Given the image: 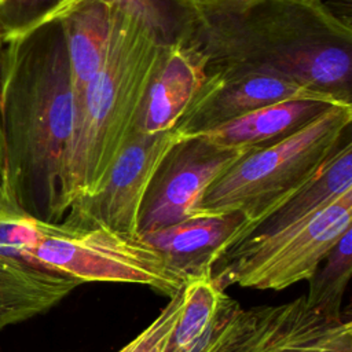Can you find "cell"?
Listing matches in <instances>:
<instances>
[{
	"mask_svg": "<svg viewBox=\"0 0 352 352\" xmlns=\"http://www.w3.org/2000/svg\"><path fill=\"white\" fill-rule=\"evenodd\" d=\"M77 3L63 0H3L0 3V47L28 36L50 21L60 18Z\"/></svg>",
	"mask_w": 352,
	"mask_h": 352,
	"instance_id": "cell-19",
	"label": "cell"
},
{
	"mask_svg": "<svg viewBox=\"0 0 352 352\" xmlns=\"http://www.w3.org/2000/svg\"><path fill=\"white\" fill-rule=\"evenodd\" d=\"M60 21L76 116L88 84L103 62L110 32V8L100 0H81L67 10Z\"/></svg>",
	"mask_w": 352,
	"mask_h": 352,
	"instance_id": "cell-15",
	"label": "cell"
},
{
	"mask_svg": "<svg viewBox=\"0 0 352 352\" xmlns=\"http://www.w3.org/2000/svg\"><path fill=\"white\" fill-rule=\"evenodd\" d=\"M180 6L176 40L220 81L264 74L352 103V30L297 0H209Z\"/></svg>",
	"mask_w": 352,
	"mask_h": 352,
	"instance_id": "cell-1",
	"label": "cell"
},
{
	"mask_svg": "<svg viewBox=\"0 0 352 352\" xmlns=\"http://www.w3.org/2000/svg\"><path fill=\"white\" fill-rule=\"evenodd\" d=\"M62 16L0 47V124L8 186L22 210L47 223L65 217L63 168L74 125Z\"/></svg>",
	"mask_w": 352,
	"mask_h": 352,
	"instance_id": "cell-2",
	"label": "cell"
},
{
	"mask_svg": "<svg viewBox=\"0 0 352 352\" xmlns=\"http://www.w3.org/2000/svg\"><path fill=\"white\" fill-rule=\"evenodd\" d=\"M330 104L312 99L272 103L212 129L186 136H198L223 148H252L271 144L301 128Z\"/></svg>",
	"mask_w": 352,
	"mask_h": 352,
	"instance_id": "cell-14",
	"label": "cell"
},
{
	"mask_svg": "<svg viewBox=\"0 0 352 352\" xmlns=\"http://www.w3.org/2000/svg\"><path fill=\"white\" fill-rule=\"evenodd\" d=\"M140 235L190 280L212 272L230 249L250 236V230L239 212L195 213Z\"/></svg>",
	"mask_w": 352,
	"mask_h": 352,
	"instance_id": "cell-12",
	"label": "cell"
},
{
	"mask_svg": "<svg viewBox=\"0 0 352 352\" xmlns=\"http://www.w3.org/2000/svg\"><path fill=\"white\" fill-rule=\"evenodd\" d=\"M63 1H66V3H77L80 0H63Z\"/></svg>",
	"mask_w": 352,
	"mask_h": 352,
	"instance_id": "cell-25",
	"label": "cell"
},
{
	"mask_svg": "<svg viewBox=\"0 0 352 352\" xmlns=\"http://www.w3.org/2000/svg\"><path fill=\"white\" fill-rule=\"evenodd\" d=\"M0 206H18L7 180L6 172V153H4V140L0 124ZM19 208V206H18Z\"/></svg>",
	"mask_w": 352,
	"mask_h": 352,
	"instance_id": "cell-22",
	"label": "cell"
},
{
	"mask_svg": "<svg viewBox=\"0 0 352 352\" xmlns=\"http://www.w3.org/2000/svg\"><path fill=\"white\" fill-rule=\"evenodd\" d=\"M351 190L352 140L348 138L323 168L302 188L268 216L253 234L267 235L304 221Z\"/></svg>",
	"mask_w": 352,
	"mask_h": 352,
	"instance_id": "cell-16",
	"label": "cell"
},
{
	"mask_svg": "<svg viewBox=\"0 0 352 352\" xmlns=\"http://www.w3.org/2000/svg\"><path fill=\"white\" fill-rule=\"evenodd\" d=\"M166 47L140 21L110 8L103 62L85 89L66 150L65 217L99 194L116 160L139 129Z\"/></svg>",
	"mask_w": 352,
	"mask_h": 352,
	"instance_id": "cell-3",
	"label": "cell"
},
{
	"mask_svg": "<svg viewBox=\"0 0 352 352\" xmlns=\"http://www.w3.org/2000/svg\"><path fill=\"white\" fill-rule=\"evenodd\" d=\"M221 289L212 272L190 279L184 285L182 314L168 338L164 352H197L219 309Z\"/></svg>",
	"mask_w": 352,
	"mask_h": 352,
	"instance_id": "cell-17",
	"label": "cell"
},
{
	"mask_svg": "<svg viewBox=\"0 0 352 352\" xmlns=\"http://www.w3.org/2000/svg\"><path fill=\"white\" fill-rule=\"evenodd\" d=\"M30 256L81 283H139L169 298L188 282L140 234L125 235L100 226L41 221Z\"/></svg>",
	"mask_w": 352,
	"mask_h": 352,
	"instance_id": "cell-5",
	"label": "cell"
},
{
	"mask_svg": "<svg viewBox=\"0 0 352 352\" xmlns=\"http://www.w3.org/2000/svg\"><path fill=\"white\" fill-rule=\"evenodd\" d=\"M183 304L184 286L169 298L160 315L138 337H135L118 352H164L168 338L182 314Z\"/></svg>",
	"mask_w": 352,
	"mask_h": 352,
	"instance_id": "cell-21",
	"label": "cell"
},
{
	"mask_svg": "<svg viewBox=\"0 0 352 352\" xmlns=\"http://www.w3.org/2000/svg\"><path fill=\"white\" fill-rule=\"evenodd\" d=\"M208 80L199 54L180 40L168 44L143 107L139 131L160 133L173 131L202 92Z\"/></svg>",
	"mask_w": 352,
	"mask_h": 352,
	"instance_id": "cell-13",
	"label": "cell"
},
{
	"mask_svg": "<svg viewBox=\"0 0 352 352\" xmlns=\"http://www.w3.org/2000/svg\"><path fill=\"white\" fill-rule=\"evenodd\" d=\"M109 8L136 18L164 43L176 40L180 30V6L173 0H100Z\"/></svg>",
	"mask_w": 352,
	"mask_h": 352,
	"instance_id": "cell-20",
	"label": "cell"
},
{
	"mask_svg": "<svg viewBox=\"0 0 352 352\" xmlns=\"http://www.w3.org/2000/svg\"><path fill=\"white\" fill-rule=\"evenodd\" d=\"M254 148L258 147L223 148L198 136H182L160 165L144 197L139 234L190 217L206 190Z\"/></svg>",
	"mask_w": 352,
	"mask_h": 352,
	"instance_id": "cell-9",
	"label": "cell"
},
{
	"mask_svg": "<svg viewBox=\"0 0 352 352\" xmlns=\"http://www.w3.org/2000/svg\"><path fill=\"white\" fill-rule=\"evenodd\" d=\"M308 279L305 302L329 320H342L341 304L352 275V228L346 230Z\"/></svg>",
	"mask_w": 352,
	"mask_h": 352,
	"instance_id": "cell-18",
	"label": "cell"
},
{
	"mask_svg": "<svg viewBox=\"0 0 352 352\" xmlns=\"http://www.w3.org/2000/svg\"><path fill=\"white\" fill-rule=\"evenodd\" d=\"M297 99L342 103L327 94L275 76L254 74L228 81L208 76L202 92L175 131L182 136L192 135L212 129L260 107Z\"/></svg>",
	"mask_w": 352,
	"mask_h": 352,
	"instance_id": "cell-11",
	"label": "cell"
},
{
	"mask_svg": "<svg viewBox=\"0 0 352 352\" xmlns=\"http://www.w3.org/2000/svg\"><path fill=\"white\" fill-rule=\"evenodd\" d=\"M176 4H188V3H199V1H209V0H173Z\"/></svg>",
	"mask_w": 352,
	"mask_h": 352,
	"instance_id": "cell-23",
	"label": "cell"
},
{
	"mask_svg": "<svg viewBox=\"0 0 352 352\" xmlns=\"http://www.w3.org/2000/svg\"><path fill=\"white\" fill-rule=\"evenodd\" d=\"M1 1H3V0H0V3H1Z\"/></svg>",
	"mask_w": 352,
	"mask_h": 352,
	"instance_id": "cell-26",
	"label": "cell"
},
{
	"mask_svg": "<svg viewBox=\"0 0 352 352\" xmlns=\"http://www.w3.org/2000/svg\"><path fill=\"white\" fill-rule=\"evenodd\" d=\"M297 1H302V3H308V4H318L319 0H297Z\"/></svg>",
	"mask_w": 352,
	"mask_h": 352,
	"instance_id": "cell-24",
	"label": "cell"
},
{
	"mask_svg": "<svg viewBox=\"0 0 352 352\" xmlns=\"http://www.w3.org/2000/svg\"><path fill=\"white\" fill-rule=\"evenodd\" d=\"M352 103L330 104L287 136L254 148L205 192L195 213H242L250 235L351 138Z\"/></svg>",
	"mask_w": 352,
	"mask_h": 352,
	"instance_id": "cell-4",
	"label": "cell"
},
{
	"mask_svg": "<svg viewBox=\"0 0 352 352\" xmlns=\"http://www.w3.org/2000/svg\"><path fill=\"white\" fill-rule=\"evenodd\" d=\"M352 228V190L312 217L272 234H253L212 268L213 280L257 290H283L308 280Z\"/></svg>",
	"mask_w": 352,
	"mask_h": 352,
	"instance_id": "cell-6",
	"label": "cell"
},
{
	"mask_svg": "<svg viewBox=\"0 0 352 352\" xmlns=\"http://www.w3.org/2000/svg\"><path fill=\"white\" fill-rule=\"evenodd\" d=\"M197 352H352V322L323 318L304 296L245 309L224 292Z\"/></svg>",
	"mask_w": 352,
	"mask_h": 352,
	"instance_id": "cell-7",
	"label": "cell"
},
{
	"mask_svg": "<svg viewBox=\"0 0 352 352\" xmlns=\"http://www.w3.org/2000/svg\"><path fill=\"white\" fill-rule=\"evenodd\" d=\"M40 223L18 206H0V331L50 311L81 285L30 256Z\"/></svg>",
	"mask_w": 352,
	"mask_h": 352,
	"instance_id": "cell-8",
	"label": "cell"
},
{
	"mask_svg": "<svg viewBox=\"0 0 352 352\" xmlns=\"http://www.w3.org/2000/svg\"><path fill=\"white\" fill-rule=\"evenodd\" d=\"M182 139L175 129L160 133L136 131L116 160L106 184L60 223L100 226L125 235H139V217L150 184L169 151Z\"/></svg>",
	"mask_w": 352,
	"mask_h": 352,
	"instance_id": "cell-10",
	"label": "cell"
}]
</instances>
